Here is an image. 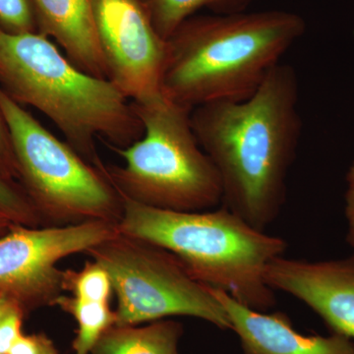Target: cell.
I'll list each match as a JSON object with an SVG mask.
<instances>
[{"mask_svg": "<svg viewBox=\"0 0 354 354\" xmlns=\"http://www.w3.org/2000/svg\"><path fill=\"white\" fill-rule=\"evenodd\" d=\"M295 69L279 64L241 102H215L191 111L198 143L220 176L221 204L256 230L278 218L297 153L301 118Z\"/></svg>", "mask_w": 354, "mask_h": 354, "instance_id": "1", "label": "cell"}, {"mask_svg": "<svg viewBox=\"0 0 354 354\" xmlns=\"http://www.w3.org/2000/svg\"><path fill=\"white\" fill-rule=\"evenodd\" d=\"M305 28L301 16L283 10L188 18L167 41L160 92L191 111L245 101Z\"/></svg>", "mask_w": 354, "mask_h": 354, "instance_id": "2", "label": "cell"}, {"mask_svg": "<svg viewBox=\"0 0 354 354\" xmlns=\"http://www.w3.org/2000/svg\"><path fill=\"white\" fill-rule=\"evenodd\" d=\"M0 82L18 104L34 106L64 135L66 143L97 167V139L127 148L144 134L132 102L109 79L83 71L41 32L0 29Z\"/></svg>", "mask_w": 354, "mask_h": 354, "instance_id": "3", "label": "cell"}, {"mask_svg": "<svg viewBox=\"0 0 354 354\" xmlns=\"http://www.w3.org/2000/svg\"><path fill=\"white\" fill-rule=\"evenodd\" d=\"M120 234L174 254L200 283L266 312L276 298L266 283V268L288 243L256 230L223 206L215 211L176 212L123 199Z\"/></svg>", "mask_w": 354, "mask_h": 354, "instance_id": "4", "label": "cell"}, {"mask_svg": "<svg viewBox=\"0 0 354 354\" xmlns=\"http://www.w3.org/2000/svg\"><path fill=\"white\" fill-rule=\"evenodd\" d=\"M144 127L127 148H109L124 165H97L122 199L176 212L207 211L221 204L223 188L215 165L198 143L191 109L160 95L132 102Z\"/></svg>", "mask_w": 354, "mask_h": 354, "instance_id": "5", "label": "cell"}, {"mask_svg": "<svg viewBox=\"0 0 354 354\" xmlns=\"http://www.w3.org/2000/svg\"><path fill=\"white\" fill-rule=\"evenodd\" d=\"M0 111L10 135L17 176L43 227L95 221L118 225L123 199L100 167L51 134L1 87Z\"/></svg>", "mask_w": 354, "mask_h": 354, "instance_id": "6", "label": "cell"}, {"mask_svg": "<svg viewBox=\"0 0 354 354\" xmlns=\"http://www.w3.org/2000/svg\"><path fill=\"white\" fill-rule=\"evenodd\" d=\"M85 254L111 277L118 297L115 325L187 316L232 330L227 312L209 286L193 278L165 249L118 232Z\"/></svg>", "mask_w": 354, "mask_h": 354, "instance_id": "7", "label": "cell"}, {"mask_svg": "<svg viewBox=\"0 0 354 354\" xmlns=\"http://www.w3.org/2000/svg\"><path fill=\"white\" fill-rule=\"evenodd\" d=\"M118 232V225L102 221L44 227L13 223L0 236V291L24 311L55 306L64 291V271L58 262L86 253Z\"/></svg>", "mask_w": 354, "mask_h": 354, "instance_id": "8", "label": "cell"}, {"mask_svg": "<svg viewBox=\"0 0 354 354\" xmlns=\"http://www.w3.org/2000/svg\"><path fill=\"white\" fill-rule=\"evenodd\" d=\"M95 29L109 80L131 102L162 95L167 41L143 0H95Z\"/></svg>", "mask_w": 354, "mask_h": 354, "instance_id": "9", "label": "cell"}, {"mask_svg": "<svg viewBox=\"0 0 354 354\" xmlns=\"http://www.w3.org/2000/svg\"><path fill=\"white\" fill-rule=\"evenodd\" d=\"M264 279L313 310L333 334L354 341V254L317 262L281 256L267 266Z\"/></svg>", "mask_w": 354, "mask_h": 354, "instance_id": "10", "label": "cell"}, {"mask_svg": "<svg viewBox=\"0 0 354 354\" xmlns=\"http://www.w3.org/2000/svg\"><path fill=\"white\" fill-rule=\"evenodd\" d=\"M209 290L227 312L244 354H354V342L344 335H301L281 312L267 314L241 304L223 291Z\"/></svg>", "mask_w": 354, "mask_h": 354, "instance_id": "11", "label": "cell"}, {"mask_svg": "<svg viewBox=\"0 0 354 354\" xmlns=\"http://www.w3.org/2000/svg\"><path fill=\"white\" fill-rule=\"evenodd\" d=\"M39 32L53 38L78 68L109 79L95 29V0H32Z\"/></svg>", "mask_w": 354, "mask_h": 354, "instance_id": "12", "label": "cell"}, {"mask_svg": "<svg viewBox=\"0 0 354 354\" xmlns=\"http://www.w3.org/2000/svg\"><path fill=\"white\" fill-rule=\"evenodd\" d=\"M183 327L174 320H158L149 325L109 328L90 354H179Z\"/></svg>", "mask_w": 354, "mask_h": 354, "instance_id": "13", "label": "cell"}, {"mask_svg": "<svg viewBox=\"0 0 354 354\" xmlns=\"http://www.w3.org/2000/svg\"><path fill=\"white\" fill-rule=\"evenodd\" d=\"M55 306L75 319L78 328L72 348L76 354H90L102 335L116 324L115 311L106 302L90 301L62 295Z\"/></svg>", "mask_w": 354, "mask_h": 354, "instance_id": "14", "label": "cell"}, {"mask_svg": "<svg viewBox=\"0 0 354 354\" xmlns=\"http://www.w3.org/2000/svg\"><path fill=\"white\" fill-rule=\"evenodd\" d=\"M252 0H147L153 27L167 41L184 21L204 7L221 14L241 12Z\"/></svg>", "mask_w": 354, "mask_h": 354, "instance_id": "15", "label": "cell"}, {"mask_svg": "<svg viewBox=\"0 0 354 354\" xmlns=\"http://www.w3.org/2000/svg\"><path fill=\"white\" fill-rule=\"evenodd\" d=\"M62 290L71 292L72 297L90 301L111 302L113 293V283L108 271L95 261L87 262L79 271L64 272Z\"/></svg>", "mask_w": 354, "mask_h": 354, "instance_id": "16", "label": "cell"}, {"mask_svg": "<svg viewBox=\"0 0 354 354\" xmlns=\"http://www.w3.org/2000/svg\"><path fill=\"white\" fill-rule=\"evenodd\" d=\"M0 214L16 225L31 227L43 225L41 216L25 191L2 177H0Z\"/></svg>", "mask_w": 354, "mask_h": 354, "instance_id": "17", "label": "cell"}, {"mask_svg": "<svg viewBox=\"0 0 354 354\" xmlns=\"http://www.w3.org/2000/svg\"><path fill=\"white\" fill-rule=\"evenodd\" d=\"M32 0H0V29L10 34L39 32Z\"/></svg>", "mask_w": 354, "mask_h": 354, "instance_id": "18", "label": "cell"}, {"mask_svg": "<svg viewBox=\"0 0 354 354\" xmlns=\"http://www.w3.org/2000/svg\"><path fill=\"white\" fill-rule=\"evenodd\" d=\"M25 311L17 305L0 320V354H8L13 344L23 335Z\"/></svg>", "mask_w": 354, "mask_h": 354, "instance_id": "19", "label": "cell"}, {"mask_svg": "<svg viewBox=\"0 0 354 354\" xmlns=\"http://www.w3.org/2000/svg\"><path fill=\"white\" fill-rule=\"evenodd\" d=\"M8 354H58L55 342L44 334L21 335Z\"/></svg>", "mask_w": 354, "mask_h": 354, "instance_id": "20", "label": "cell"}, {"mask_svg": "<svg viewBox=\"0 0 354 354\" xmlns=\"http://www.w3.org/2000/svg\"><path fill=\"white\" fill-rule=\"evenodd\" d=\"M14 176H17V169L12 144L6 120L0 111V177L10 181Z\"/></svg>", "mask_w": 354, "mask_h": 354, "instance_id": "21", "label": "cell"}, {"mask_svg": "<svg viewBox=\"0 0 354 354\" xmlns=\"http://www.w3.org/2000/svg\"><path fill=\"white\" fill-rule=\"evenodd\" d=\"M346 213L348 223L346 242L351 248L354 249V162L349 167L346 172Z\"/></svg>", "mask_w": 354, "mask_h": 354, "instance_id": "22", "label": "cell"}, {"mask_svg": "<svg viewBox=\"0 0 354 354\" xmlns=\"http://www.w3.org/2000/svg\"><path fill=\"white\" fill-rule=\"evenodd\" d=\"M19 305L12 298L0 291V320L10 311L14 307ZM20 306V305H19Z\"/></svg>", "mask_w": 354, "mask_h": 354, "instance_id": "23", "label": "cell"}, {"mask_svg": "<svg viewBox=\"0 0 354 354\" xmlns=\"http://www.w3.org/2000/svg\"><path fill=\"white\" fill-rule=\"evenodd\" d=\"M12 225L13 223H11V221H9L6 216H4L0 214V236H1V235L6 234V232H8L9 228H10L11 225Z\"/></svg>", "mask_w": 354, "mask_h": 354, "instance_id": "24", "label": "cell"}, {"mask_svg": "<svg viewBox=\"0 0 354 354\" xmlns=\"http://www.w3.org/2000/svg\"><path fill=\"white\" fill-rule=\"evenodd\" d=\"M143 1H144V2H145V3H146V2H147V0H143Z\"/></svg>", "mask_w": 354, "mask_h": 354, "instance_id": "25", "label": "cell"}]
</instances>
